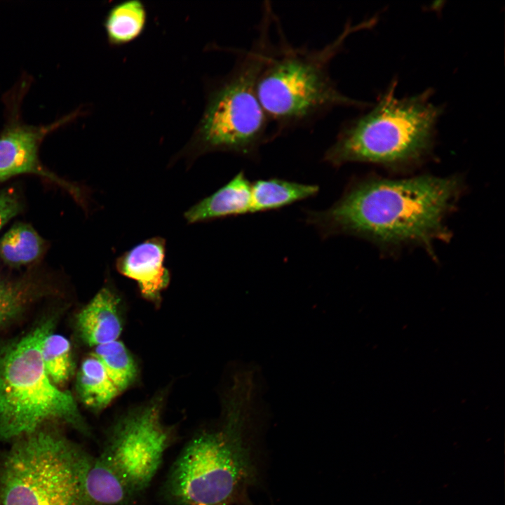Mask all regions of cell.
I'll use <instances>...</instances> for the list:
<instances>
[{
  "label": "cell",
  "mask_w": 505,
  "mask_h": 505,
  "mask_svg": "<svg viewBox=\"0 0 505 505\" xmlns=\"http://www.w3.org/2000/svg\"><path fill=\"white\" fill-rule=\"evenodd\" d=\"M22 208V202L15 191H0V229L16 216Z\"/></svg>",
  "instance_id": "44dd1931"
},
{
  "label": "cell",
  "mask_w": 505,
  "mask_h": 505,
  "mask_svg": "<svg viewBox=\"0 0 505 505\" xmlns=\"http://www.w3.org/2000/svg\"><path fill=\"white\" fill-rule=\"evenodd\" d=\"M396 86L392 81L368 111L342 124L324 162L334 168L364 163L404 170L431 156L443 107L432 101L431 89L398 97Z\"/></svg>",
  "instance_id": "277c9868"
},
{
  "label": "cell",
  "mask_w": 505,
  "mask_h": 505,
  "mask_svg": "<svg viewBox=\"0 0 505 505\" xmlns=\"http://www.w3.org/2000/svg\"><path fill=\"white\" fill-rule=\"evenodd\" d=\"M251 183L243 171L184 213L188 223L252 213Z\"/></svg>",
  "instance_id": "7c38bea8"
},
{
  "label": "cell",
  "mask_w": 505,
  "mask_h": 505,
  "mask_svg": "<svg viewBox=\"0 0 505 505\" xmlns=\"http://www.w3.org/2000/svg\"><path fill=\"white\" fill-rule=\"evenodd\" d=\"M166 241L150 238L123 253L116 260L122 275L135 281L143 297L158 299L170 282L169 270L164 266Z\"/></svg>",
  "instance_id": "30bf717a"
},
{
  "label": "cell",
  "mask_w": 505,
  "mask_h": 505,
  "mask_svg": "<svg viewBox=\"0 0 505 505\" xmlns=\"http://www.w3.org/2000/svg\"><path fill=\"white\" fill-rule=\"evenodd\" d=\"M215 426L192 436L160 487L168 505H237L257 483L255 388L241 384Z\"/></svg>",
  "instance_id": "7a4b0ae2"
},
{
  "label": "cell",
  "mask_w": 505,
  "mask_h": 505,
  "mask_svg": "<svg viewBox=\"0 0 505 505\" xmlns=\"http://www.w3.org/2000/svg\"><path fill=\"white\" fill-rule=\"evenodd\" d=\"M176 438L175 428L163 421L161 402L156 400L119 418L98 455L138 497L150 485Z\"/></svg>",
  "instance_id": "ba28073f"
},
{
  "label": "cell",
  "mask_w": 505,
  "mask_h": 505,
  "mask_svg": "<svg viewBox=\"0 0 505 505\" xmlns=\"http://www.w3.org/2000/svg\"><path fill=\"white\" fill-rule=\"evenodd\" d=\"M41 355L46 372L55 385L65 383L73 371L69 341L64 336L53 333L45 338Z\"/></svg>",
  "instance_id": "d6986e66"
},
{
  "label": "cell",
  "mask_w": 505,
  "mask_h": 505,
  "mask_svg": "<svg viewBox=\"0 0 505 505\" xmlns=\"http://www.w3.org/2000/svg\"><path fill=\"white\" fill-rule=\"evenodd\" d=\"M464 187L454 175L356 179L330 208L308 211L306 220L324 238L350 235L382 250L419 246L432 253L436 241L451 236L446 220Z\"/></svg>",
  "instance_id": "6da1fadb"
},
{
  "label": "cell",
  "mask_w": 505,
  "mask_h": 505,
  "mask_svg": "<svg viewBox=\"0 0 505 505\" xmlns=\"http://www.w3.org/2000/svg\"><path fill=\"white\" fill-rule=\"evenodd\" d=\"M91 456L43 427L15 440L0 460V505H97L83 485Z\"/></svg>",
  "instance_id": "52a82bcc"
},
{
  "label": "cell",
  "mask_w": 505,
  "mask_h": 505,
  "mask_svg": "<svg viewBox=\"0 0 505 505\" xmlns=\"http://www.w3.org/2000/svg\"><path fill=\"white\" fill-rule=\"evenodd\" d=\"M118 304L114 292L105 286L79 313L76 325L85 342L97 346L118 340L122 331Z\"/></svg>",
  "instance_id": "8fae6325"
},
{
  "label": "cell",
  "mask_w": 505,
  "mask_h": 505,
  "mask_svg": "<svg viewBox=\"0 0 505 505\" xmlns=\"http://www.w3.org/2000/svg\"><path fill=\"white\" fill-rule=\"evenodd\" d=\"M91 355L100 361L121 393L133 382L137 372L135 364L121 342L116 340L95 346Z\"/></svg>",
  "instance_id": "ac0fdd59"
},
{
  "label": "cell",
  "mask_w": 505,
  "mask_h": 505,
  "mask_svg": "<svg viewBox=\"0 0 505 505\" xmlns=\"http://www.w3.org/2000/svg\"><path fill=\"white\" fill-rule=\"evenodd\" d=\"M43 250V240L28 224H15L0 238V258L13 267L35 262Z\"/></svg>",
  "instance_id": "e0dca14e"
},
{
  "label": "cell",
  "mask_w": 505,
  "mask_h": 505,
  "mask_svg": "<svg viewBox=\"0 0 505 505\" xmlns=\"http://www.w3.org/2000/svg\"><path fill=\"white\" fill-rule=\"evenodd\" d=\"M147 12L140 0H126L114 5L103 22L107 40L112 46H121L137 39L144 31Z\"/></svg>",
  "instance_id": "9a60e30c"
},
{
  "label": "cell",
  "mask_w": 505,
  "mask_h": 505,
  "mask_svg": "<svg viewBox=\"0 0 505 505\" xmlns=\"http://www.w3.org/2000/svg\"><path fill=\"white\" fill-rule=\"evenodd\" d=\"M258 28L249 49L234 50L231 71L210 85L202 116L183 150L188 157L223 152L255 159L271 140L269 121L256 92L266 41L265 31Z\"/></svg>",
  "instance_id": "8992f818"
},
{
  "label": "cell",
  "mask_w": 505,
  "mask_h": 505,
  "mask_svg": "<svg viewBox=\"0 0 505 505\" xmlns=\"http://www.w3.org/2000/svg\"><path fill=\"white\" fill-rule=\"evenodd\" d=\"M319 191L316 184L283 179L258 180L251 183L252 213L276 210L314 197Z\"/></svg>",
  "instance_id": "5bb4252c"
},
{
  "label": "cell",
  "mask_w": 505,
  "mask_h": 505,
  "mask_svg": "<svg viewBox=\"0 0 505 505\" xmlns=\"http://www.w3.org/2000/svg\"><path fill=\"white\" fill-rule=\"evenodd\" d=\"M39 292V286L32 280L10 281L0 277V327L20 314Z\"/></svg>",
  "instance_id": "ffe728a7"
},
{
  "label": "cell",
  "mask_w": 505,
  "mask_h": 505,
  "mask_svg": "<svg viewBox=\"0 0 505 505\" xmlns=\"http://www.w3.org/2000/svg\"><path fill=\"white\" fill-rule=\"evenodd\" d=\"M54 325L48 318L0 348V440H15L53 421L90 435L74 397L46 372L41 349Z\"/></svg>",
  "instance_id": "5b68a950"
},
{
  "label": "cell",
  "mask_w": 505,
  "mask_h": 505,
  "mask_svg": "<svg viewBox=\"0 0 505 505\" xmlns=\"http://www.w3.org/2000/svg\"><path fill=\"white\" fill-rule=\"evenodd\" d=\"M246 505H251V503L249 501Z\"/></svg>",
  "instance_id": "7402d4cb"
},
{
  "label": "cell",
  "mask_w": 505,
  "mask_h": 505,
  "mask_svg": "<svg viewBox=\"0 0 505 505\" xmlns=\"http://www.w3.org/2000/svg\"><path fill=\"white\" fill-rule=\"evenodd\" d=\"M276 17L267 26L264 55L256 80L257 95L269 121L271 140L308 128L337 108L367 109L371 105L342 93L330 67L349 36L374 26L377 17L356 25L348 22L335 39L319 48L291 44L278 19L274 40Z\"/></svg>",
  "instance_id": "3957f363"
},
{
  "label": "cell",
  "mask_w": 505,
  "mask_h": 505,
  "mask_svg": "<svg viewBox=\"0 0 505 505\" xmlns=\"http://www.w3.org/2000/svg\"><path fill=\"white\" fill-rule=\"evenodd\" d=\"M73 116L69 115L46 126L8 123L0 134V182L15 175L33 174L46 177L74 194V187L45 168L38 156L43 139Z\"/></svg>",
  "instance_id": "9c48e42d"
},
{
  "label": "cell",
  "mask_w": 505,
  "mask_h": 505,
  "mask_svg": "<svg viewBox=\"0 0 505 505\" xmlns=\"http://www.w3.org/2000/svg\"><path fill=\"white\" fill-rule=\"evenodd\" d=\"M84 488L97 505H133L137 497L118 472L100 455H92L86 469Z\"/></svg>",
  "instance_id": "4fadbf2b"
},
{
  "label": "cell",
  "mask_w": 505,
  "mask_h": 505,
  "mask_svg": "<svg viewBox=\"0 0 505 505\" xmlns=\"http://www.w3.org/2000/svg\"><path fill=\"white\" fill-rule=\"evenodd\" d=\"M76 386L82 403L95 412L105 409L121 393L93 355L82 362Z\"/></svg>",
  "instance_id": "2e32d148"
}]
</instances>
